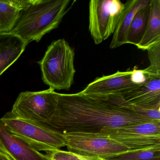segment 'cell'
Listing matches in <instances>:
<instances>
[{
	"label": "cell",
	"instance_id": "1",
	"mask_svg": "<svg viewBox=\"0 0 160 160\" xmlns=\"http://www.w3.org/2000/svg\"><path fill=\"white\" fill-rule=\"evenodd\" d=\"M154 121L135 112L115 96H93L80 92L58 94L57 108L45 125L63 134L104 130Z\"/></svg>",
	"mask_w": 160,
	"mask_h": 160
},
{
	"label": "cell",
	"instance_id": "2",
	"mask_svg": "<svg viewBox=\"0 0 160 160\" xmlns=\"http://www.w3.org/2000/svg\"><path fill=\"white\" fill-rule=\"evenodd\" d=\"M70 0H34L22 11L12 32L20 37L27 45L38 42L44 35L58 27L70 10Z\"/></svg>",
	"mask_w": 160,
	"mask_h": 160
},
{
	"label": "cell",
	"instance_id": "3",
	"mask_svg": "<svg viewBox=\"0 0 160 160\" xmlns=\"http://www.w3.org/2000/svg\"><path fill=\"white\" fill-rule=\"evenodd\" d=\"M74 58L73 49L64 39L52 42L38 62L45 84L54 90H70L76 73Z\"/></svg>",
	"mask_w": 160,
	"mask_h": 160
},
{
	"label": "cell",
	"instance_id": "4",
	"mask_svg": "<svg viewBox=\"0 0 160 160\" xmlns=\"http://www.w3.org/2000/svg\"><path fill=\"white\" fill-rule=\"evenodd\" d=\"M0 121L12 134L38 151L49 152L65 146L62 134L43 123L21 118L11 111Z\"/></svg>",
	"mask_w": 160,
	"mask_h": 160
},
{
	"label": "cell",
	"instance_id": "5",
	"mask_svg": "<svg viewBox=\"0 0 160 160\" xmlns=\"http://www.w3.org/2000/svg\"><path fill=\"white\" fill-rule=\"evenodd\" d=\"M69 152L97 160L129 151L126 147L103 133L62 134Z\"/></svg>",
	"mask_w": 160,
	"mask_h": 160
},
{
	"label": "cell",
	"instance_id": "6",
	"mask_svg": "<svg viewBox=\"0 0 160 160\" xmlns=\"http://www.w3.org/2000/svg\"><path fill=\"white\" fill-rule=\"evenodd\" d=\"M58 94L51 88L42 91L21 92L11 112L21 118L45 124L55 114Z\"/></svg>",
	"mask_w": 160,
	"mask_h": 160
},
{
	"label": "cell",
	"instance_id": "7",
	"mask_svg": "<svg viewBox=\"0 0 160 160\" xmlns=\"http://www.w3.org/2000/svg\"><path fill=\"white\" fill-rule=\"evenodd\" d=\"M124 9V3L119 0L90 1L89 30L95 44L113 34Z\"/></svg>",
	"mask_w": 160,
	"mask_h": 160
},
{
	"label": "cell",
	"instance_id": "8",
	"mask_svg": "<svg viewBox=\"0 0 160 160\" xmlns=\"http://www.w3.org/2000/svg\"><path fill=\"white\" fill-rule=\"evenodd\" d=\"M129 151L160 147V121H152L102 131Z\"/></svg>",
	"mask_w": 160,
	"mask_h": 160
},
{
	"label": "cell",
	"instance_id": "9",
	"mask_svg": "<svg viewBox=\"0 0 160 160\" xmlns=\"http://www.w3.org/2000/svg\"><path fill=\"white\" fill-rule=\"evenodd\" d=\"M132 73V70L118 71L110 75L97 78L81 92L89 96L122 97L140 86L133 81Z\"/></svg>",
	"mask_w": 160,
	"mask_h": 160
},
{
	"label": "cell",
	"instance_id": "10",
	"mask_svg": "<svg viewBox=\"0 0 160 160\" xmlns=\"http://www.w3.org/2000/svg\"><path fill=\"white\" fill-rule=\"evenodd\" d=\"M0 152L11 160H49L47 154L12 134L0 121Z\"/></svg>",
	"mask_w": 160,
	"mask_h": 160
},
{
	"label": "cell",
	"instance_id": "11",
	"mask_svg": "<svg viewBox=\"0 0 160 160\" xmlns=\"http://www.w3.org/2000/svg\"><path fill=\"white\" fill-rule=\"evenodd\" d=\"M120 99L124 104L148 110L160 108V77H155L129 92Z\"/></svg>",
	"mask_w": 160,
	"mask_h": 160
},
{
	"label": "cell",
	"instance_id": "12",
	"mask_svg": "<svg viewBox=\"0 0 160 160\" xmlns=\"http://www.w3.org/2000/svg\"><path fill=\"white\" fill-rule=\"evenodd\" d=\"M27 46L15 33H0V76L19 58Z\"/></svg>",
	"mask_w": 160,
	"mask_h": 160
},
{
	"label": "cell",
	"instance_id": "13",
	"mask_svg": "<svg viewBox=\"0 0 160 160\" xmlns=\"http://www.w3.org/2000/svg\"><path fill=\"white\" fill-rule=\"evenodd\" d=\"M151 0H129L124 3V9L113 33L110 45L111 49L126 44L128 29L135 15L140 9L150 2Z\"/></svg>",
	"mask_w": 160,
	"mask_h": 160
},
{
	"label": "cell",
	"instance_id": "14",
	"mask_svg": "<svg viewBox=\"0 0 160 160\" xmlns=\"http://www.w3.org/2000/svg\"><path fill=\"white\" fill-rule=\"evenodd\" d=\"M149 16L145 33L137 48L147 50L160 42V1L151 0Z\"/></svg>",
	"mask_w": 160,
	"mask_h": 160
},
{
	"label": "cell",
	"instance_id": "15",
	"mask_svg": "<svg viewBox=\"0 0 160 160\" xmlns=\"http://www.w3.org/2000/svg\"><path fill=\"white\" fill-rule=\"evenodd\" d=\"M150 3L140 9L135 15L128 29L126 44L137 46L142 40L149 16Z\"/></svg>",
	"mask_w": 160,
	"mask_h": 160
},
{
	"label": "cell",
	"instance_id": "16",
	"mask_svg": "<svg viewBox=\"0 0 160 160\" xmlns=\"http://www.w3.org/2000/svg\"><path fill=\"white\" fill-rule=\"evenodd\" d=\"M22 12L11 0L0 1V33L12 32Z\"/></svg>",
	"mask_w": 160,
	"mask_h": 160
},
{
	"label": "cell",
	"instance_id": "17",
	"mask_svg": "<svg viewBox=\"0 0 160 160\" xmlns=\"http://www.w3.org/2000/svg\"><path fill=\"white\" fill-rule=\"evenodd\" d=\"M105 160H160V147L129 151Z\"/></svg>",
	"mask_w": 160,
	"mask_h": 160
},
{
	"label": "cell",
	"instance_id": "18",
	"mask_svg": "<svg viewBox=\"0 0 160 160\" xmlns=\"http://www.w3.org/2000/svg\"><path fill=\"white\" fill-rule=\"evenodd\" d=\"M150 66L145 69L146 72L153 77H160V42L147 49Z\"/></svg>",
	"mask_w": 160,
	"mask_h": 160
},
{
	"label": "cell",
	"instance_id": "19",
	"mask_svg": "<svg viewBox=\"0 0 160 160\" xmlns=\"http://www.w3.org/2000/svg\"><path fill=\"white\" fill-rule=\"evenodd\" d=\"M46 153L49 160H97L60 149Z\"/></svg>",
	"mask_w": 160,
	"mask_h": 160
},
{
	"label": "cell",
	"instance_id": "20",
	"mask_svg": "<svg viewBox=\"0 0 160 160\" xmlns=\"http://www.w3.org/2000/svg\"><path fill=\"white\" fill-rule=\"evenodd\" d=\"M0 160H11L6 155L0 152Z\"/></svg>",
	"mask_w": 160,
	"mask_h": 160
}]
</instances>
